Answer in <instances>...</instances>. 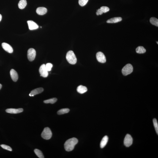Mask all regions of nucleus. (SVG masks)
<instances>
[{"label":"nucleus","instance_id":"9b49d317","mask_svg":"<svg viewBox=\"0 0 158 158\" xmlns=\"http://www.w3.org/2000/svg\"><path fill=\"white\" fill-rule=\"evenodd\" d=\"M23 111L22 108L18 109L10 108L6 110L7 113L11 114H17L21 113Z\"/></svg>","mask_w":158,"mask_h":158},{"label":"nucleus","instance_id":"a878e982","mask_svg":"<svg viewBox=\"0 0 158 158\" xmlns=\"http://www.w3.org/2000/svg\"><path fill=\"white\" fill-rule=\"evenodd\" d=\"M100 9L102 10L103 13H105L110 10L109 8L106 6H102L100 7Z\"/></svg>","mask_w":158,"mask_h":158},{"label":"nucleus","instance_id":"1a4fd4ad","mask_svg":"<svg viewBox=\"0 0 158 158\" xmlns=\"http://www.w3.org/2000/svg\"><path fill=\"white\" fill-rule=\"evenodd\" d=\"M1 45L3 48L8 53H11L13 52V49L11 46L8 44L3 42L2 43Z\"/></svg>","mask_w":158,"mask_h":158},{"label":"nucleus","instance_id":"c85d7f7f","mask_svg":"<svg viewBox=\"0 0 158 158\" xmlns=\"http://www.w3.org/2000/svg\"><path fill=\"white\" fill-rule=\"evenodd\" d=\"M103 13V12L100 9H98V10H97V12H96V14L97 15H101Z\"/></svg>","mask_w":158,"mask_h":158},{"label":"nucleus","instance_id":"4be33fe9","mask_svg":"<svg viewBox=\"0 0 158 158\" xmlns=\"http://www.w3.org/2000/svg\"><path fill=\"white\" fill-rule=\"evenodd\" d=\"M34 152L38 157L40 158H44L43 154L40 150L38 149H35L34 151Z\"/></svg>","mask_w":158,"mask_h":158},{"label":"nucleus","instance_id":"cd10ccee","mask_svg":"<svg viewBox=\"0 0 158 158\" xmlns=\"http://www.w3.org/2000/svg\"><path fill=\"white\" fill-rule=\"evenodd\" d=\"M0 146L1 147L4 149L7 150H8V151H12V148H11L10 146H7V145L2 144Z\"/></svg>","mask_w":158,"mask_h":158},{"label":"nucleus","instance_id":"7ed1b4c3","mask_svg":"<svg viewBox=\"0 0 158 158\" xmlns=\"http://www.w3.org/2000/svg\"><path fill=\"white\" fill-rule=\"evenodd\" d=\"M52 136L51 131L48 127H46L44 129L41 135L42 138L45 140L50 139L51 138Z\"/></svg>","mask_w":158,"mask_h":158},{"label":"nucleus","instance_id":"412c9836","mask_svg":"<svg viewBox=\"0 0 158 158\" xmlns=\"http://www.w3.org/2000/svg\"><path fill=\"white\" fill-rule=\"evenodd\" d=\"M69 111L70 110L68 108L62 109L58 111L57 113L59 115L64 114L68 113Z\"/></svg>","mask_w":158,"mask_h":158},{"label":"nucleus","instance_id":"0eeeda50","mask_svg":"<svg viewBox=\"0 0 158 158\" xmlns=\"http://www.w3.org/2000/svg\"><path fill=\"white\" fill-rule=\"evenodd\" d=\"M39 72L41 76L43 77H47L48 75V71L45 67V65L43 64L40 67Z\"/></svg>","mask_w":158,"mask_h":158},{"label":"nucleus","instance_id":"4468645a","mask_svg":"<svg viewBox=\"0 0 158 158\" xmlns=\"http://www.w3.org/2000/svg\"><path fill=\"white\" fill-rule=\"evenodd\" d=\"M47 9L44 7H39L36 9V12L39 15H42L47 13Z\"/></svg>","mask_w":158,"mask_h":158},{"label":"nucleus","instance_id":"2f4dec72","mask_svg":"<svg viewBox=\"0 0 158 158\" xmlns=\"http://www.w3.org/2000/svg\"><path fill=\"white\" fill-rule=\"evenodd\" d=\"M157 44H158V42H157Z\"/></svg>","mask_w":158,"mask_h":158},{"label":"nucleus","instance_id":"f03ea898","mask_svg":"<svg viewBox=\"0 0 158 158\" xmlns=\"http://www.w3.org/2000/svg\"><path fill=\"white\" fill-rule=\"evenodd\" d=\"M66 59L70 64H75L77 62V58L74 52L70 50L67 52L66 56Z\"/></svg>","mask_w":158,"mask_h":158},{"label":"nucleus","instance_id":"f3484780","mask_svg":"<svg viewBox=\"0 0 158 158\" xmlns=\"http://www.w3.org/2000/svg\"><path fill=\"white\" fill-rule=\"evenodd\" d=\"M77 91L80 94H83L87 91V89L86 87L80 85L77 87Z\"/></svg>","mask_w":158,"mask_h":158},{"label":"nucleus","instance_id":"7c9ffc66","mask_svg":"<svg viewBox=\"0 0 158 158\" xmlns=\"http://www.w3.org/2000/svg\"><path fill=\"white\" fill-rule=\"evenodd\" d=\"M1 87H2V85L0 84V90L1 89Z\"/></svg>","mask_w":158,"mask_h":158},{"label":"nucleus","instance_id":"423d86ee","mask_svg":"<svg viewBox=\"0 0 158 158\" xmlns=\"http://www.w3.org/2000/svg\"><path fill=\"white\" fill-rule=\"evenodd\" d=\"M133 139L131 135L129 134H126L124 140V144L126 147H129L132 144Z\"/></svg>","mask_w":158,"mask_h":158},{"label":"nucleus","instance_id":"c756f323","mask_svg":"<svg viewBox=\"0 0 158 158\" xmlns=\"http://www.w3.org/2000/svg\"><path fill=\"white\" fill-rule=\"evenodd\" d=\"M1 19H2V16L0 14V22L1 21Z\"/></svg>","mask_w":158,"mask_h":158},{"label":"nucleus","instance_id":"39448f33","mask_svg":"<svg viewBox=\"0 0 158 158\" xmlns=\"http://www.w3.org/2000/svg\"><path fill=\"white\" fill-rule=\"evenodd\" d=\"M36 52L35 50L33 48L28 49L27 53V57L28 60L30 61L34 60L36 58Z\"/></svg>","mask_w":158,"mask_h":158},{"label":"nucleus","instance_id":"393cba45","mask_svg":"<svg viewBox=\"0 0 158 158\" xmlns=\"http://www.w3.org/2000/svg\"><path fill=\"white\" fill-rule=\"evenodd\" d=\"M88 0H79V3L80 6H84L86 5Z\"/></svg>","mask_w":158,"mask_h":158},{"label":"nucleus","instance_id":"2eb2a0df","mask_svg":"<svg viewBox=\"0 0 158 158\" xmlns=\"http://www.w3.org/2000/svg\"><path fill=\"white\" fill-rule=\"evenodd\" d=\"M122 20V19L121 17H114L107 20V22L109 23H115L121 21Z\"/></svg>","mask_w":158,"mask_h":158},{"label":"nucleus","instance_id":"f257e3e1","mask_svg":"<svg viewBox=\"0 0 158 158\" xmlns=\"http://www.w3.org/2000/svg\"><path fill=\"white\" fill-rule=\"evenodd\" d=\"M78 140L77 138H73L68 140L64 144L65 149L66 151H71L74 149L75 145L78 143Z\"/></svg>","mask_w":158,"mask_h":158},{"label":"nucleus","instance_id":"b1692460","mask_svg":"<svg viewBox=\"0 0 158 158\" xmlns=\"http://www.w3.org/2000/svg\"><path fill=\"white\" fill-rule=\"evenodd\" d=\"M153 123L155 129L157 134H158V124L157 120L156 118H154L153 120Z\"/></svg>","mask_w":158,"mask_h":158},{"label":"nucleus","instance_id":"5701e85b","mask_svg":"<svg viewBox=\"0 0 158 158\" xmlns=\"http://www.w3.org/2000/svg\"><path fill=\"white\" fill-rule=\"evenodd\" d=\"M57 101V99L56 98L50 99L47 100H45L44 101V103H51L52 104H54Z\"/></svg>","mask_w":158,"mask_h":158},{"label":"nucleus","instance_id":"f8f14e48","mask_svg":"<svg viewBox=\"0 0 158 158\" xmlns=\"http://www.w3.org/2000/svg\"><path fill=\"white\" fill-rule=\"evenodd\" d=\"M44 91L43 88H39L33 90L31 91L29 94L30 96H34L36 95L40 94Z\"/></svg>","mask_w":158,"mask_h":158},{"label":"nucleus","instance_id":"6e6552de","mask_svg":"<svg viewBox=\"0 0 158 158\" xmlns=\"http://www.w3.org/2000/svg\"><path fill=\"white\" fill-rule=\"evenodd\" d=\"M96 58L99 62L104 63L106 62V59L105 55L101 52H98L96 55Z\"/></svg>","mask_w":158,"mask_h":158},{"label":"nucleus","instance_id":"aec40b11","mask_svg":"<svg viewBox=\"0 0 158 158\" xmlns=\"http://www.w3.org/2000/svg\"><path fill=\"white\" fill-rule=\"evenodd\" d=\"M150 22L152 25L158 26V20L155 17H151L150 19Z\"/></svg>","mask_w":158,"mask_h":158},{"label":"nucleus","instance_id":"a211bd4d","mask_svg":"<svg viewBox=\"0 0 158 158\" xmlns=\"http://www.w3.org/2000/svg\"><path fill=\"white\" fill-rule=\"evenodd\" d=\"M27 1L26 0H20L18 3V7L20 9H23L27 5Z\"/></svg>","mask_w":158,"mask_h":158},{"label":"nucleus","instance_id":"20e7f679","mask_svg":"<svg viewBox=\"0 0 158 158\" xmlns=\"http://www.w3.org/2000/svg\"><path fill=\"white\" fill-rule=\"evenodd\" d=\"M133 70V67L132 65L129 64L123 67L122 69V73L123 75L127 76L132 73Z\"/></svg>","mask_w":158,"mask_h":158},{"label":"nucleus","instance_id":"ddd939ff","mask_svg":"<svg viewBox=\"0 0 158 158\" xmlns=\"http://www.w3.org/2000/svg\"><path fill=\"white\" fill-rule=\"evenodd\" d=\"M10 75L12 80L14 82H16L18 79V74L16 71L12 69L10 71Z\"/></svg>","mask_w":158,"mask_h":158},{"label":"nucleus","instance_id":"bb28decb","mask_svg":"<svg viewBox=\"0 0 158 158\" xmlns=\"http://www.w3.org/2000/svg\"><path fill=\"white\" fill-rule=\"evenodd\" d=\"M45 67L47 70L49 72L51 71L53 65L51 63H48L45 65Z\"/></svg>","mask_w":158,"mask_h":158},{"label":"nucleus","instance_id":"9d476101","mask_svg":"<svg viewBox=\"0 0 158 158\" xmlns=\"http://www.w3.org/2000/svg\"><path fill=\"white\" fill-rule=\"evenodd\" d=\"M27 22L29 29L31 30L37 29L39 28L38 25L32 20H28Z\"/></svg>","mask_w":158,"mask_h":158},{"label":"nucleus","instance_id":"6ab92c4d","mask_svg":"<svg viewBox=\"0 0 158 158\" xmlns=\"http://www.w3.org/2000/svg\"><path fill=\"white\" fill-rule=\"evenodd\" d=\"M146 50L143 46H140L137 47L136 49V51L137 53L143 54L146 52Z\"/></svg>","mask_w":158,"mask_h":158},{"label":"nucleus","instance_id":"dca6fc26","mask_svg":"<svg viewBox=\"0 0 158 158\" xmlns=\"http://www.w3.org/2000/svg\"><path fill=\"white\" fill-rule=\"evenodd\" d=\"M108 140V138L107 136H105L103 137L100 142V147L101 148H103L106 146Z\"/></svg>","mask_w":158,"mask_h":158}]
</instances>
